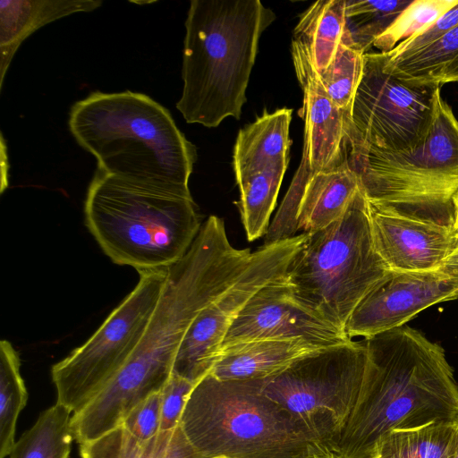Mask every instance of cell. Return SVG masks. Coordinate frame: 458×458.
<instances>
[{"label":"cell","instance_id":"cell-25","mask_svg":"<svg viewBox=\"0 0 458 458\" xmlns=\"http://www.w3.org/2000/svg\"><path fill=\"white\" fill-rule=\"evenodd\" d=\"M18 352L7 340L0 342V458L15 444L16 423L28 401Z\"/></svg>","mask_w":458,"mask_h":458},{"label":"cell","instance_id":"cell-31","mask_svg":"<svg viewBox=\"0 0 458 458\" xmlns=\"http://www.w3.org/2000/svg\"><path fill=\"white\" fill-rule=\"evenodd\" d=\"M196 383L172 374L161 390L160 431L179 426L187 399Z\"/></svg>","mask_w":458,"mask_h":458},{"label":"cell","instance_id":"cell-33","mask_svg":"<svg viewBox=\"0 0 458 458\" xmlns=\"http://www.w3.org/2000/svg\"><path fill=\"white\" fill-rule=\"evenodd\" d=\"M301 458H341L340 455L324 442L310 443Z\"/></svg>","mask_w":458,"mask_h":458},{"label":"cell","instance_id":"cell-11","mask_svg":"<svg viewBox=\"0 0 458 458\" xmlns=\"http://www.w3.org/2000/svg\"><path fill=\"white\" fill-rule=\"evenodd\" d=\"M307 233L272 244H264L238 277L219 298L191 322L176 352L172 374L198 383L212 369L231 325L247 302L261 288L283 278Z\"/></svg>","mask_w":458,"mask_h":458},{"label":"cell","instance_id":"cell-26","mask_svg":"<svg viewBox=\"0 0 458 458\" xmlns=\"http://www.w3.org/2000/svg\"><path fill=\"white\" fill-rule=\"evenodd\" d=\"M364 55L345 27L334 59L318 73L327 93L343 111L347 126L351 123L354 98L363 73Z\"/></svg>","mask_w":458,"mask_h":458},{"label":"cell","instance_id":"cell-38","mask_svg":"<svg viewBox=\"0 0 458 458\" xmlns=\"http://www.w3.org/2000/svg\"><path fill=\"white\" fill-rule=\"evenodd\" d=\"M212 458H231V457H227V456H216V457H212Z\"/></svg>","mask_w":458,"mask_h":458},{"label":"cell","instance_id":"cell-18","mask_svg":"<svg viewBox=\"0 0 458 458\" xmlns=\"http://www.w3.org/2000/svg\"><path fill=\"white\" fill-rule=\"evenodd\" d=\"M99 0L0 1V87L18 47L30 34L47 23L81 12H91Z\"/></svg>","mask_w":458,"mask_h":458},{"label":"cell","instance_id":"cell-8","mask_svg":"<svg viewBox=\"0 0 458 458\" xmlns=\"http://www.w3.org/2000/svg\"><path fill=\"white\" fill-rule=\"evenodd\" d=\"M366 367L364 341L349 340L319 349L260 379L261 391L330 445L359 403Z\"/></svg>","mask_w":458,"mask_h":458},{"label":"cell","instance_id":"cell-20","mask_svg":"<svg viewBox=\"0 0 458 458\" xmlns=\"http://www.w3.org/2000/svg\"><path fill=\"white\" fill-rule=\"evenodd\" d=\"M81 458H195L180 426L140 440L122 426L80 445Z\"/></svg>","mask_w":458,"mask_h":458},{"label":"cell","instance_id":"cell-27","mask_svg":"<svg viewBox=\"0 0 458 458\" xmlns=\"http://www.w3.org/2000/svg\"><path fill=\"white\" fill-rule=\"evenodd\" d=\"M383 54L386 67L397 77L440 84L445 71L458 57V25L434 43L407 56L390 58Z\"/></svg>","mask_w":458,"mask_h":458},{"label":"cell","instance_id":"cell-23","mask_svg":"<svg viewBox=\"0 0 458 458\" xmlns=\"http://www.w3.org/2000/svg\"><path fill=\"white\" fill-rule=\"evenodd\" d=\"M289 159L236 181L240 191L237 205L249 242L267 233Z\"/></svg>","mask_w":458,"mask_h":458},{"label":"cell","instance_id":"cell-32","mask_svg":"<svg viewBox=\"0 0 458 458\" xmlns=\"http://www.w3.org/2000/svg\"><path fill=\"white\" fill-rule=\"evenodd\" d=\"M457 25L458 4L425 30L401 42L390 52L385 54L390 58L407 56L434 43Z\"/></svg>","mask_w":458,"mask_h":458},{"label":"cell","instance_id":"cell-22","mask_svg":"<svg viewBox=\"0 0 458 458\" xmlns=\"http://www.w3.org/2000/svg\"><path fill=\"white\" fill-rule=\"evenodd\" d=\"M457 432L458 420L392 429L379 438L369 458H450Z\"/></svg>","mask_w":458,"mask_h":458},{"label":"cell","instance_id":"cell-36","mask_svg":"<svg viewBox=\"0 0 458 458\" xmlns=\"http://www.w3.org/2000/svg\"><path fill=\"white\" fill-rule=\"evenodd\" d=\"M454 229L458 237V192L454 197Z\"/></svg>","mask_w":458,"mask_h":458},{"label":"cell","instance_id":"cell-6","mask_svg":"<svg viewBox=\"0 0 458 458\" xmlns=\"http://www.w3.org/2000/svg\"><path fill=\"white\" fill-rule=\"evenodd\" d=\"M370 206L454 228L458 121L440 90L424 141L411 151L348 156Z\"/></svg>","mask_w":458,"mask_h":458},{"label":"cell","instance_id":"cell-2","mask_svg":"<svg viewBox=\"0 0 458 458\" xmlns=\"http://www.w3.org/2000/svg\"><path fill=\"white\" fill-rule=\"evenodd\" d=\"M68 125L98 169L131 182L191 197L195 146L170 112L146 94L95 91L75 102Z\"/></svg>","mask_w":458,"mask_h":458},{"label":"cell","instance_id":"cell-4","mask_svg":"<svg viewBox=\"0 0 458 458\" xmlns=\"http://www.w3.org/2000/svg\"><path fill=\"white\" fill-rule=\"evenodd\" d=\"M86 225L115 264L138 272L167 268L184 257L201 228L192 197L97 169L84 202Z\"/></svg>","mask_w":458,"mask_h":458},{"label":"cell","instance_id":"cell-1","mask_svg":"<svg viewBox=\"0 0 458 458\" xmlns=\"http://www.w3.org/2000/svg\"><path fill=\"white\" fill-rule=\"evenodd\" d=\"M359 403L330 445L341 458H369L386 432L458 420V386L444 349L403 326L364 338Z\"/></svg>","mask_w":458,"mask_h":458},{"label":"cell","instance_id":"cell-37","mask_svg":"<svg viewBox=\"0 0 458 458\" xmlns=\"http://www.w3.org/2000/svg\"><path fill=\"white\" fill-rule=\"evenodd\" d=\"M450 458H458V432L455 447Z\"/></svg>","mask_w":458,"mask_h":458},{"label":"cell","instance_id":"cell-13","mask_svg":"<svg viewBox=\"0 0 458 458\" xmlns=\"http://www.w3.org/2000/svg\"><path fill=\"white\" fill-rule=\"evenodd\" d=\"M458 298V281L439 269L390 270L360 301L344 332L364 338L404 326L415 315L438 302Z\"/></svg>","mask_w":458,"mask_h":458},{"label":"cell","instance_id":"cell-28","mask_svg":"<svg viewBox=\"0 0 458 458\" xmlns=\"http://www.w3.org/2000/svg\"><path fill=\"white\" fill-rule=\"evenodd\" d=\"M413 0H346L345 27L366 54Z\"/></svg>","mask_w":458,"mask_h":458},{"label":"cell","instance_id":"cell-24","mask_svg":"<svg viewBox=\"0 0 458 458\" xmlns=\"http://www.w3.org/2000/svg\"><path fill=\"white\" fill-rule=\"evenodd\" d=\"M72 412L55 403L15 442L10 458H71Z\"/></svg>","mask_w":458,"mask_h":458},{"label":"cell","instance_id":"cell-19","mask_svg":"<svg viewBox=\"0 0 458 458\" xmlns=\"http://www.w3.org/2000/svg\"><path fill=\"white\" fill-rule=\"evenodd\" d=\"M292 113L289 108L265 113L239 131L233 151L236 181L290 158Z\"/></svg>","mask_w":458,"mask_h":458},{"label":"cell","instance_id":"cell-10","mask_svg":"<svg viewBox=\"0 0 458 458\" xmlns=\"http://www.w3.org/2000/svg\"><path fill=\"white\" fill-rule=\"evenodd\" d=\"M167 271L168 267L139 272L136 286L96 332L53 365L57 403L72 413L79 411L125 364L156 309Z\"/></svg>","mask_w":458,"mask_h":458},{"label":"cell","instance_id":"cell-17","mask_svg":"<svg viewBox=\"0 0 458 458\" xmlns=\"http://www.w3.org/2000/svg\"><path fill=\"white\" fill-rule=\"evenodd\" d=\"M325 347L303 339H262L222 350L208 374L219 380L264 379Z\"/></svg>","mask_w":458,"mask_h":458},{"label":"cell","instance_id":"cell-21","mask_svg":"<svg viewBox=\"0 0 458 458\" xmlns=\"http://www.w3.org/2000/svg\"><path fill=\"white\" fill-rule=\"evenodd\" d=\"M346 0H319L301 15L293 39L305 50L318 73L330 64L345 29Z\"/></svg>","mask_w":458,"mask_h":458},{"label":"cell","instance_id":"cell-5","mask_svg":"<svg viewBox=\"0 0 458 458\" xmlns=\"http://www.w3.org/2000/svg\"><path fill=\"white\" fill-rule=\"evenodd\" d=\"M179 426L195 458H301L310 443L321 442L262 393L260 379L208 374L190 394Z\"/></svg>","mask_w":458,"mask_h":458},{"label":"cell","instance_id":"cell-9","mask_svg":"<svg viewBox=\"0 0 458 458\" xmlns=\"http://www.w3.org/2000/svg\"><path fill=\"white\" fill-rule=\"evenodd\" d=\"M439 83L405 81L386 65L385 55H364V68L346 130L348 156L409 152L431 126Z\"/></svg>","mask_w":458,"mask_h":458},{"label":"cell","instance_id":"cell-15","mask_svg":"<svg viewBox=\"0 0 458 458\" xmlns=\"http://www.w3.org/2000/svg\"><path fill=\"white\" fill-rule=\"evenodd\" d=\"M295 73L303 93L304 141L301 160L310 174L341 166L348 159L347 120L327 93L304 48L292 42Z\"/></svg>","mask_w":458,"mask_h":458},{"label":"cell","instance_id":"cell-14","mask_svg":"<svg viewBox=\"0 0 458 458\" xmlns=\"http://www.w3.org/2000/svg\"><path fill=\"white\" fill-rule=\"evenodd\" d=\"M360 188L348 159L339 167L310 174L301 165L265 235L272 244L326 228L338 220Z\"/></svg>","mask_w":458,"mask_h":458},{"label":"cell","instance_id":"cell-3","mask_svg":"<svg viewBox=\"0 0 458 458\" xmlns=\"http://www.w3.org/2000/svg\"><path fill=\"white\" fill-rule=\"evenodd\" d=\"M276 14L259 0H192L185 21L182 97L188 123L240 119L259 40Z\"/></svg>","mask_w":458,"mask_h":458},{"label":"cell","instance_id":"cell-35","mask_svg":"<svg viewBox=\"0 0 458 458\" xmlns=\"http://www.w3.org/2000/svg\"><path fill=\"white\" fill-rule=\"evenodd\" d=\"M447 82H458V57L446 68L440 84Z\"/></svg>","mask_w":458,"mask_h":458},{"label":"cell","instance_id":"cell-16","mask_svg":"<svg viewBox=\"0 0 458 458\" xmlns=\"http://www.w3.org/2000/svg\"><path fill=\"white\" fill-rule=\"evenodd\" d=\"M369 211L375 249L391 270L438 269L457 243L453 227L386 212L369 204Z\"/></svg>","mask_w":458,"mask_h":458},{"label":"cell","instance_id":"cell-7","mask_svg":"<svg viewBox=\"0 0 458 458\" xmlns=\"http://www.w3.org/2000/svg\"><path fill=\"white\" fill-rule=\"evenodd\" d=\"M390 270L375 249L360 186L338 220L307 233L284 278L302 304L344 331L354 309Z\"/></svg>","mask_w":458,"mask_h":458},{"label":"cell","instance_id":"cell-30","mask_svg":"<svg viewBox=\"0 0 458 458\" xmlns=\"http://www.w3.org/2000/svg\"><path fill=\"white\" fill-rule=\"evenodd\" d=\"M161 391L138 403L123 419L122 426L140 440H148L160 432Z\"/></svg>","mask_w":458,"mask_h":458},{"label":"cell","instance_id":"cell-12","mask_svg":"<svg viewBox=\"0 0 458 458\" xmlns=\"http://www.w3.org/2000/svg\"><path fill=\"white\" fill-rule=\"evenodd\" d=\"M284 276L251 297L231 325L220 352L262 339H303L322 347L352 340L344 331L302 304Z\"/></svg>","mask_w":458,"mask_h":458},{"label":"cell","instance_id":"cell-29","mask_svg":"<svg viewBox=\"0 0 458 458\" xmlns=\"http://www.w3.org/2000/svg\"><path fill=\"white\" fill-rule=\"evenodd\" d=\"M457 4L458 0H413L373 47L380 53L390 52L401 42L425 30Z\"/></svg>","mask_w":458,"mask_h":458},{"label":"cell","instance_id":"cell-34","mask_svg":"<svg viewBox=\"0 0 458 458\" xmlns=\"http://www.w3.org/2000/svg\"><path fill=\"white\" fill-rule=\"evenodd\" d=\"M444 274L458 281V241L454 250L438 268Z\"/></svg>","mask_w":458,"mask_h":458}]
</instances>
